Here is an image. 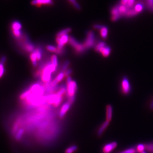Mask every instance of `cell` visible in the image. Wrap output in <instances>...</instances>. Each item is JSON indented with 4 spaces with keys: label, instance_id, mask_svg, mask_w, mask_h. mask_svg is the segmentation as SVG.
Listing matches in <instances>:
<instances>
[{
    "label": "cell",
    "instance_id": "obj_23",
    "mask_svg": "<svg viewBox=\"0 0 153 153\" xmlns=\"http://www.w3.org/2000/svg\"><path fill=\"white\" fill-rule=\"evenodd\" d=\"M24 134V130L23 129H20V130H19L15 136L16 140L17 141L20 140L22 137H23Z\"/></svg>",
    "mask_w": 153,
    "mask_h": 153
},
{
    "label": "cell",
    "instance_id": "obj_8",
    "mask_svg": "<svg viewBox=\"0 0 153 153\" xmlns=\"http://www.w3.org/2000/svg\"><path fill=\"white\" fill-rule=\"evenodd\" d=\"M111 20L113 22L117 21L122 16L120 15V14L119 12L117 5L113 7V8L111 9Z\"/></svg>",
    "mask_w": 153,
    "mask_h": 153
},
{
    "label": "cell",
    "instance_id": "obj_19",
    "mask_svg": "<svg viewBox=\"0 0 153 153\" xmlns=\"http://www.w3.org/2000/svg\"><path fill=\"white\" fill-rule=\"evenodd\" d=\"M30 59H31V61L32 62V65L34 67H36L37 65V57L36 55V53L35 51L32 52L30 55Z\"/></svg>",
    "mask_w": 153,
    "mask_h": 153
},
{
    "label": "cell",
    "instance_id": "obj_27",
    "mask_svg": "<svg viewBox=\"0 0 153 153\" xmlns=\"http://www.w3.org/2000/svg\"><path fill=\"white\" fill-rule=\"evenodd\" d=\"M51 63L52 65H53L56 67L58 66V59L57 57L55 55H53L51 57Z\"/></svg>",
    "mask_w": 153,
    "mask_h": 153
},
{
    "label": "cell",
    "instance_id": "obj_20",
    "mask_svg": "<svg viewBox=\"0 0 153 153\" xmlns=\"http://www.w3.org/2000/svg\"><path fill=\"white\" fill-rule=\"evenodd\" d=\"M35 53H36V57H37V61H39L41 58H42V50L41 47L39 46L38 47H37L36 48V49L34 50Z\"/></svg>",
    "mask_w": 153,
    "mask_h": 153
},
{
    "label": "cell",
    "instance_id": "obj_41",
    "mask_svg": "<svg viewBox=\"0 0 153 153\" xmlns=\"http://www.w3.org/2000/svg\"><path fill=\"white\" fill-rule=\"evenodd\" d=\"M128 1H129V0H121L120 4L126 6L127 5L128 3Z\"/></svg>",
    "mask_w": 153,
    "mask_h": 153
},
{
    "label": "cell",
    "instance_id": "obj_36",
    "mask_svg": "<svg viewBox=\"0 0 153 153\" xmlns=\"http://www.w3.org/2000/svg\"><path fill=\"white\" fill-rule=\"evenodd\" d=\"M135 3V0H129L128 3L126 6L129 9H130L134 6Z\"/></svg>",
    "mask_w": 153,
    "mask_h": 153
},
{
    "label": "cell",
    "instance_id": "obj_38",
    "mask_svg": "<svg viewBox=\"0 0 153 153\" xmlns=\"http://www.w3.org/2000/svg\"><path fill=\"white\" fill-rule=\"evenodd\" d=\"M64 73H65V77H69V75L70 74H71V73H72V71L71 69H68Z\"/></svg>",
    "mask_w": 153,
    "mask_h": 153
},
{
    "label": "cell",
    "instance_id": "obj_40",
    "mask_svg": "<svg viewBox=\"0 0 153 153\" xmlns=\"http://www.w3.org/2000/svg\"><path fill=\"white\" fill-rule=\"evenodd\" d=\"M6 57L5 56H3L1 59L0 60V63H2L4 64H5V63H6Z\"/></svg>",
    "mask_w": 153,
    "mask_h": 153
},
{
    "label": "cell",
    "instance_id": "obj_17",
    "mask_svg": "<svg viewBox=\"0 0 153 153\" xmlns=\"http://www.w3.org/2000/svg\"><path fill=\"white\" fill-rule=\"evenodd\" d=\"M58 96L55 94H51L49 95H48V99H47V102L50 104H54L55 101H56Z\"/></svg>",
    "mask_w": 153,
    "mask_h": 153
},
{
    "label": "cell",
    "instance_id": "obj_32",
    "mask_svg": "<svg viewBox=\"0 0 153 153\" xmlns=\"http://www.w3.org/2000/svg\"><path fill=\"white\" fill-rule=\"evenodd\" d=\"M62 97H62V96H58L56 101H55V102L54 104V106L55 107H57V106H58L60 104V103H61L62 101L63 100Z\"/></svg>",
    "mask_w": 153,
    "mask_h": 153
},
{
    "label": "cell",
    "instance_id": "obj_16",
    "mask_svg": "<svg viewBox=\"0 0 153 153\" xmlns=\"http://www.w3.org/2000/svg\"><path fill=\"white\" fill-rule=\"evenodd\" d=\"M138 14V13L135 10L134 8H132L129 9L128 11H127V12L126 13V14L124 16L127 18H131V17H134L137 15Z\"/></svg>",
    "mask_w": 153,
    "mask_h": 153
},
{
    "label": "cell",
    "instance_id": "obj_35",
    "mask_svg": "<svg viewBox=\"0 0 153 153\" xmlns=\"http://www.w3.org/2000/svg\"><path fill=\"white\" fill-rule=\"evenodd\" d=\"M136 150L134 148H129L125 151H123L119 153H136Z\"/></svg>",
    "mask_w": 153,
    "mask_h": 153
},
{
    "label": "cell",
    "instance_id": "obj_37",
    "mask_svg": "<svg viewBox=\"0 0 153 153\" xmlns=\"http://www.w3.org/2000/svg\"><path fill=\"white\" fill-rule=\"evenodd\" d=\"M69 64H70V62H69V61H67L65 62V63L63 64V67H62V70H63V71H64L67 70V68L69 66Z\"/></svg>",
    "mask_w": 153,
    "mask_h": 153
},
{
    "label": "cell",
    "instance_id": "obj_33",
    "mask_svg": "<svg viewBox=\"0 0 153 153\" xmlns=\"http://www.w3.org/2000/svg\"><path fill=\"white\" fill-rule=\"evenodd\" d=\"M146 146V149L151 152V153H153V144H147Z\"/></svg>",
    "mask_w": 153,
    "mask_h": 153
},
{
    "label": "cell",
    "instance_id": "obj_22",
    "mask_svg": "<svg viewBox=\"0 0 153 153\" xmlns=\"http://www.w3.org/2000/svg\"><path fill=\"white\" fill-rule=\"evenodd\" d=\"M106 44L103 41H100L99 42H98L96 45L95 47V50L96 51L100 52V50L105 46H106Z\"/></svg>",
    "mask_w": 153,
    "mask_h": 153
},
{
    "label": "cell",
    "instance_id": "obj_43",
    "mask_svg": "<svg viewBox=\"0 0 153 153\" xmlns=\"http://www.w3.org/2000/svg\"><path fill=\"white\" fill-rule=\"evenodd\" d=\"M146 153V152H145V151H144V152H142V153Z\"/></svg>",
    "mask_w": 153,
    "mask_h": 153
},
{
    "label": "cell",
    "instance_id": "obj_11",
    "mask_svg": "<svg viewBox=\"0 0 153 153\" xmlns=\"http://www.w3.org/2000/svg\"><path fill=\"white\" fill-rule=\"evenodd\" d=\"M113 109L110 105H108L106 107V121L110 122L112 117Z\"/></svg>",
    "mask_w": 153,
    "mask_h": 153
},
{
    "label": "cell",
    "instance_id": "obj_18",
    "mask_svg": "<svg viewBox=\"0 0 153 153\" xmlns=\"http://www.w3.org/2000/svg\"><path fill=\"white\" fill-rule=\"evenodd\" d=\"M144 5L143 4H142V2H138L136 5L134 7V9L138 13H140L141 12H142L144 9Z\"/></svg>",
    "mask_w": 153,
    "mask_h": 153
},
{
    "label": "cell",
    "instance_id": "obj_10",
    "mask_svg": "<svg viewBox=\"0 0 153 153\" xmlns=\"http://www.w3.org/2000/svg\"><path fill=\"white\" fill-rule=\"evenodd\" d=\"M71 105V104L69 102H67L63 105L59 112V117L60 118L64 117L67 112L69 110Z\"/></svg>",
    "mask_w": 153,
    "mask_h": 153
},
{
    "label": "cell",
    "instance_id": "obj_26",
    "mask_svg": "<svg viewBox=\"0 0 153 153\" xmlns=\"http://www.w3.org/2000/svg\"><path fill=\"white\" fill-rule=\"evenodd\" d=\"M68 1L74 6L76 9L78 10H80L81 9V6L76 0H68Z\"/></svg>",
    "mask_w": 153,
    "mask_h": 153
},
{
    "label": "cell",
    "instance_id": "obj_24",
    "mask_svg": "<svg viewBox=\"0 0 153 153\" xmlns=\"http://www.w3.org/2000/svg\"><path fill=\"white\" fill-rule=\"evenodd\" d=\"M77 149H78L77 146L76 145H73L68 148L66 150L65 153H74L77 150Z\"/></svg>",
    "mask_w": 153,
    "mask_h": 153
},
{
    "label": "cell",
    "instance_id": "obj_28",
    "mask_svg": "<svg viewBox=\"0 0 153 153\" xmlns=\"http://www.w3.org/2000/svg\"><path fill=\"white\" fill-rule=\"evenodd\" d=\"M46 48V49L47 50H48L49 51L51 52H55L56 53V52L57 51V50H58L57 47H56L54 46L50 45H47Z\"/></svg>",
    "mask_w": 153,
    "mask_h": 153
},
{
    "label": "cell",
    "instance_id": "obj_4",
    "mask_svg": "<svg viewBox=\"0 0 153 153\" xmlns=\"http://www.w3.org/2000/svg\"><path fill=\"white\" fill-rule=\"evenodd\" d=\"M67 92L69 98L75 96V94L77 91V85L76 82L72 81L71 82L67 83Z\"/></svg>",
    "mask_w": 153,
    "mask_h": 153
},
{
    "label": "cell",
    "instance_id": "obj_13",
    "mask_svg": "<svg viewBox=\"0 0 153 153\" xmlns=\"http://www.w3.org/2000/svg\"><path fill=\"white\" fill-rule=\"evenodd\" d=\"M109 122H108L107 121H106L105 122H104L101 125V126L99 128V129L98 130V132H97V135L98 136H101L102 135V134H103V133L104 132V131H105L106 128L109 125Z\"/></svg>",
    "mask_w": 153,
    "mask_h": 153
},
{
    "label": "cell",
    "instance_id": "obj_5",
    "mask_svg": "<svg viewBox=\"0 0 153 153\" xmlns=\"http://www.w3.org/2000/svg\"><path fill=\"white\" fill-rule=\"evenodd\" d=\"M70 37L68 34L63 35L60 37H56V41L57 43V48L59 49H63L65 44L69 42Z\"/></svg>",
    "mask_w": 153,
    "mask_h": 153
},
{
    "label": "cell",
    "instance_id": "obj_12",
    "mask_svg": "<svg viewBox=\"0 0 153 153\" xmlns=\"http://www.w3.org/2000/svg\"><path fill=\"white\" fill-rule=\"evenodd\" d=\"M100 53L104 57H107L111 53V48L109 46H106L100 50Z\"/></svg>",
    "mask_w": 153,
    "mask_h": 153
},
{
    "label": "cell",
    "instance_id": "obj_31",
    "mask_svg": "<svg viewBox=\"0 0 153 153\" xmlns=\"http://www.w3.org/2000/svg\"><path fill=\"white\" fill-rule=\"evenodd\" d=\"M65 76V73L62 72L58 75V76L56 77V78L55 79V80L57 81V83H58V82L61 81Z\"/></svg>",
    "mask_w": 153,
    "mask_h": 153
},
{
    "label": "cell",
    "instance_id": "obj_42",
    "mask_svg": "<svg viewBox=\"0 0 153 153\" xmlns=\"http://www.w3.org/2000/svg\"><path fill=\"white\" fill-rule=\"evenodd\" d=\"M150 108L151 110H153V98L150 105Z\"/></svg>",
    "mask_w": 153,
    "mask_h": 153
},
{
    "label": "cell",
    "instance_id": "obj_3",
    "mask_svg": "<svg viewBox=\"0 0 153 153\" xmlns=\"http://www.w3.org/2000/svg\"><path fill=\"white\" fill-rule=\"evenodd\" d=\"M95 35L92 31H90L87 33V37L84 45L86 49L92 47L95 43Z\"/></svg>",
    "mask_w": 153,
    "mask_h": 153
},
{
    "label": "cell",
    "instance_id": "obj_2",
    "mask_svg": "<svg viewBox=\"0 0 153 153\" xmlns=\"http://www.w3.org/2000/svg\"><path fill=\"white\" fill-rule=\"evenodd\" d=\"M69 43L71 46L75 49L76 52L77 53H82L84 52L86 49L84 44L80 43L73 37H70Z\"/></svg>",
    "mask_w": 153,
    "mask_h": 153
},
{
    "label": "cell",
    "instance_id": "obj_15",
    "mask_svg": "<svg viewBox=\"0 0 153 153\" xmlns=\"http://www.w3.org/2000/svg\"><path fill=\"white\" fill-rule=\"evenodd\" d=\"M99 32L101 37H102L103 39H106L108 36V29L107 27L103 26L102 28L99 30Z\"/></svg>",
    "mask_w": 153,
    "mask_h": 153
},
{
    "label": "cell",
    "instance_id": "obj_6",
    "mask_svg": "<svg viewBox=\"0 0 153 153\" xmlns=\"http://www.w3.org/2000/svg\"><path fill=\"white\" fill-rule=\"evenodd\" d=\"M121 89L123 93L125 94H128L131 91V86L129 81L126 77H124L122 81Z\"/></svg>",
    "mask_w": 153,
    "mask_h": 153
},
{
    "label": "cell",
    "instance_id": "obj_34",
    "mask_svg": "<svg viewBox=\"0 0 153 153\" xmlns=\"http://www.w3.org/2000/svg\"><path fill=\"white\" fill-rule=\"evenodd\" d=\"M5 73V68H4V64L0 63V78L3 76Z\"/></svg>",
    "mask_w": 153,
    "mask_h": 153
},
{
    "label": "cell",
    "instance_id": "obj_7",
    "mask_svg": "<svg viewBox=\"0 0 153 153\" xmlns=\"http://www.w3.org/2000/svg\"><path fill=\"white\" fill-rule=\"evenodd\" d=\"M117 146V143L113 142L105 145L102 149L103 153H111Z\"/></svg>",
    "mask_w": 153,
    "mask_h": 153
},
{
    "label": "cell",
    "instance_id": "obj_30",
    "mask_svg": "<svg viewBox=\"0 0 153 153\" xmlns=\"http://www.w3.org/2000/svg\"><path fill=\"white\" fill-rule=\"evenodd\" d=\"M66 92V88L65 87L63 86L58 90V91L57 92L56 94L59 96H62V97L63 95Z\"/></svg>",
    "mask_w": 153,
    "mask_h": 153
},
{
    "label": "cell",
    "instance_id": "obj_14",
    "mask_svg": "<svg viewBox=\"0 0 153 153\" xmlns=\"http://www.w3.org/2000/svg\"><path fill=\"white\" fill-rule=\"evenodd\" d=\"M11 28L12 31L21 30L22 28V24L18 21H14L12 23Z\"/></svg>",
    "mask_w": 153,
    "mask_h": 153
},
{
    "label": "cell",
    "instance_id": "obj_21",
    "mask_svg": "<svg viewBox=\"0 0 153 153\" xmlns=\"http://www.w3.org/2000/svg\"><path fill=\"white\" fill-rule=\"evenodd\" d=\"M71 31V28H66L65 29L62 31H60L59 32L57 33L56 35V37H60L63 35L68 34V33H70Z\"/></svg>",
    "mask_w": 153,
    "mask_h": 153
},
{
    "label": "cell",
    "instance_id": "obj_9",
    "mask_svg": "<svg viewBox=\"0 0 153 153\" xmlns=\"http://www.w3.org/2000/svg\"><path fill=\"white\" fill-rule=\"evenodd\" d=\"M31 4L34 6H40L41 5H51L53 4L52 0H32Z\"/></svg>",
    "mask_w": 153,
    "mask_h": 153
},
{
    "label": "cell",
    "instance_id": "obj_39",
    "mask_svg": "<svg viewBox=\"0 0 153 153\" xmlns=\"http://www.w3.org/2000/svg\"><path fill=\"white\" fill-rule=\"evenodd\" d=\"M103 26L102 25H98V24H96V25H94L93 26V28L94 29H96V30H100L103 27Z\"/></svg>",
    "mask_w": 153,
    "mask_h": 153
},
{
    "label": "cell",
    "instance_id": "obj_1",
    "mask_svg": "<svg viewBox=\"0 0 153 153\" xmlns=\"http://www.w3.org/2000/svg\"><path fill=\"white\" fill-rule=\"evenodd\" d=\"M50 64L51 63H48L46 64L43 68L41 72V80L46 83H49L51 80V73L52 72L50 69Z\"/></svg>",
    "mask_w": 153,
    "mask_h": 153
},
{
    "label": "cell",
    "instance_id": "obj_25",
    "mask_svg": "<svg viewBox=\"0 0 153 153\" xmlns=\"http://www.w3.org/2000/svg\"><path fill=\"white\" fill-rule=\"evenodd\" d=\"M146 4L148 9L153 13V0H146Z\"/></svg>",
    "mask_w": 153,
    "mask_h": 153
},
{
    "label": "cell",
    "instance_id": "obj_29",
    "mask_svg": "<svg viewBox=\"0 0 153 153\" xmlns=\"http://www.w3.org/2000/svg\"><path fill=\"white\" fill-rule=\"evenodd\" d=\"M145 149H146V146L142 144H139L137 147V151L139 153H141L143 152H144Z\"/></svg>",
    "mask_w": 153,
    "mask_h": 153
}]
</instances>
